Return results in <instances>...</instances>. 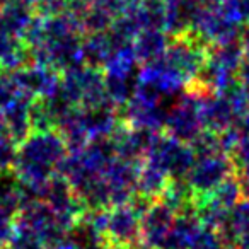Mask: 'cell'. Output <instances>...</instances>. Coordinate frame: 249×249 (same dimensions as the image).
Instances as JSON below:
<instances>
[{"label":"cell","instance_id":"obj_6","mask_svg":"<svg viewBox=\"0 0 249 249\" xmlns=\"http://www.w3.org/2000/svg\"><path fill=\"white\" fill-rule=\"evenodd\" d=\"M176 215V212L169 205L164 203L160 198L150 201V205L147 207V210L143 212L142 218H140L143 246L154 249H162Z\"/></svg>","mask_w":249,"mask_h":249},{"label":"cell","instance_id":"obj_1","mask_svg":"<svg viewBox=\"0 0 249 249\" xmlns=\"http://www.w3.org/2000/svg\"><path fill=\"white\" fill-rule=\"evenodd\" d=\"M65 157L67 142L56 128L33 130L19 143L14 171L33 200L41 198L46 183L58 174Z\"/></svg>","mask_w":249,"mask_h":249},{"label":"cell","instance_id":"obj_8","mask_svg":"<svg viewBox=\"0 0 249 249\" xmlns=\"http://www.w3.org/2000/svg\"><path fill=\"white\" fill-rule=\"evenodd\" d=\"M188 249H225V246L217 232H213L212 229L205 227L201 224L198 227V231L195 232V235L191 237Z\"/></svg>","mask_w":249,"mask_h":249},{"label":"cell","instance_id":"obj_10","mask_svg":"<svg viewBox=\"0 0 249 249\" xmlns=\"http://www.w3.org/2000/svg\"><path fill=\"white\" fill-rule=\"evenodd\" d=\"M0 249H4V248H2V246H0Z\"/></svg>","mask_w":249,"mask_h":249},{"label":"cell","instance_id":"obj_4","mask_svg":"<svg viewBox=\"0 0 249 249\" xmlns=\"http://www.w3.org/2000/svg\"><path fill=\"white\" fill-rule=\"evenodd\" d=\"M143 160L157 166L174 181H186L195 162V152L184 142L173 137L159 135Z\"/></svg>","mask_w":249,"mask_h":249},{"label":"cell","instance_id":"obj_7","mask_svg":"<svg viewBox=\"0 0 249 249\" xmlns=\"http://www.w3.org/2000/svg\"><path fill=\"white\" fill-rule=\"evenodd\" d=\"M169 41L164 29H143L133 39V50L140 62L149 63L164 55Z\"/></svg>","mask_w":249,"mask_h":249},{"label":"cell","instance_id":"obj_9","mask_svg":"<svg viewBox=\"0 0 249 249\" xmlns=\"http://www.w3.org/2000/svg\"><path fill=\"white\" fill-rule=\"evenodd\" d=\"M16 156V142L11 139V135L0 130V174H7L9 171H14Z\"/></svg>","mask_w":249,"mask_h":249},{"label":"cell","instance_id":"obj_5","mask_svg":"<svg viewBox=\"0 0 249 249\" xmlns=\"http://www.w3.org/2000/svg\"><path fill=\"white\" fill-rule=\"evenodd\" d=\"M229 173V160L218 152L195 156V162L186 176V184L195 196L210 193L212 190L224 183Z\"/></svg>","mask_w":249,"mask_h":249},{"label":"cell","instance_id":"obj_2","mask_svg":"<svg viewBox=\"0 0 249 249\" xmlns=\"http://www.w3.org/2000/svg\"><path fill=\"white\" fill-rule=\"evenodd\" d=\"M164 128L169 137L181 142H193L203 128L201 120V87L191 84L183 99L166 114Z\"/></svg>","mask_w":249,"mask_h":249},{"label":"cell","instance_id":"obj_3","mask_svg":"<svg viewBox=\"0 0 249 249\" xmlns=\"http://www.w3.org/2000/svg\"><path fill=\"white\" fill-rule=\"evenodd\" d=\"M142 213L132 203L111 207L104 224V239L111 249H137L142 244Z\"/></svg>","mask_w":249,"mask_h":249}]
</instances>
